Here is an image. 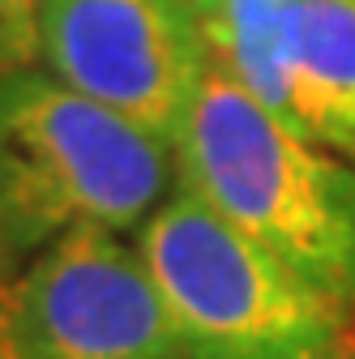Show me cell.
Here are the masks:
<instances>
[{"instance_id":"obj_10","label":"cell","mask_w":355,"mask_h":359,"mask_svg":"<svg viewBox=\"0 0 355 359\" xmlns=\"http://www.w3.org/2000/svg\"><path fill=\"white\" fill-rule=\"evenodd\" d=\"M338 359H355V334H351V342L342 346V355H338Z\"/></svg>"},{"instance_id":"obj_9","label":"cell","mask_w":355,"mask_h":359,"mask_svg":"<svg viewBox=\"0 0 355 359\" xmlns=\"http://www.w3.org/2000/svg\"><path fill=\"white\" fill-rule=\"evenodd\" d=\"M18 278L22 269L13 265L5 240H0V359H22L18 355Z\"/></svg>"},{"instance_id":"obj_8","label":"cell","mask_w":355,"mask_h":359,"mask_svg":"<svg viewBox=\"0 0 355 359\" xmlns=\"http://www.w3.org/2000/svg\"><path fill=\"white\" fill-rule=\"evenodd\" d=\"M43 0H0V73L39 65Z\"/></svg>"},{"instance_id":"obj_1","label":"cell","mask_w":355,"mask_h":359,"mask_svg":"<svg viewBox=\"0 0 355 359\" xmlns=\"http://www.w3.org/2000/svg\"><path fill=\"white\" fill-rule=\"evenodd\" d=\"M175 180L355 321V167L210 69L175 137Z\"/></svg>"},{"instance_id":"obj_5","label":"cell","mask_w":355,"mask_h":359,"mask_svg":"<svg viewBox=\"0 0 355 359\" xmlns=\"http://www.w3.org/2000/svg\"><path fill=\"white\" fill-rule=\"evenodd\" d=\"M22 359H189L167 299L138 248L77 227L18 278Z\"/></svg>"},{"instance_id":"obj_6","label":"cell","mask_w":355,"mask_h":359,"mask_svg":"<svg viewBox=\"0 0 355 359\" xmlns=\"http://www.w3.org/2000/svg\"><path fill=\"white\" fill-rule=\"evenodd\" d=\"M291 95L300 137L355 158V0H300Z\"/></svg>"},{"instance_id":"obj_4","label":"cell","mask_w":355,"mask_h":359,"mask_svg":"<svg viewBox=\"0 0 355 359\" xmlns=\"http://www.w3.org/2000/svg\"><path fill=\"white\" fill-rule=\"evenodd\" d=\"M39 69L175 146L214 60L193 0H43Z\"/></svg>"},{"instance_id":"obj_3","label":"cell","mask_w":355,"mask_h":359,"mask_svg":"<svg viewBox=\"0 0 355 359\" xmlns=\"http://www.w3.org/2000/svg\"><path fill=\"white\" fill-rule=\"evenodd\" d=\"M189 359H338L355 321L189 184L138 227Z\"/></svg>"},{"instance_id":"obj_2","label":"cell","mask_w":355,"mask_h":359,"mask_svg":"<svg viewBox=\"0 0 355 359\" xmlns=\"http://www.w3.org/2000/svg\"><path fill=\"white\" fill-rule=\"evenodd\" d=\"M171 184L167 142L39 65L0 73V240L18 269L77 227H142Z\"/></svg>"},{"instance_id":"obj_7","label":"cell","mask_w":355,"mask_h":359,"mask_svg":"<svg viewBox=\"0 0 355 359\" xmlns=\"http://www.w3.org/2000/svg\"><path fill=\"white\" fill-rule=\"evenodd\" d=\"M210 60L244 95L295 133L291 60L300 30V0H193Z\"/></svg>"}]
</instances>
